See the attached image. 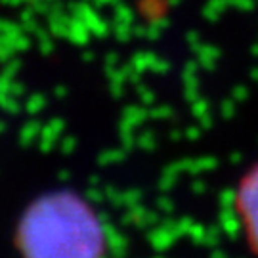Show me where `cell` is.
<instances>
[{
	"mask_svg": "<svg viewBox=\"0 0 258 258\" xmlns=\"http://www.w3.org/2000/svg\"><path fill=\"white\" fill-rule=\"evenodd\" d=\"M18 245L23 258H103L105 230L79 195L50 194L23 214Z\"/></svg>",
	"mask_w": 258,
	"mask_h": 258,
	"instance_id": "1",
	"label": "cell"
},
{
	"mask_svg": "<svg viewBox=\"0 0 258 258\" xmlns=\"http://www.w3.org/2000/svg\"><path fill=\"white\" fill-rule=\"evenodd\" d=\"M235 209L247 243L258 256V165L241 180L235 195Z\"/></svg>",
	"mask_w": 258,
	"mask_h": 258,
	"instance_id": "2",
	"label": "cell"
}]
</instances>
